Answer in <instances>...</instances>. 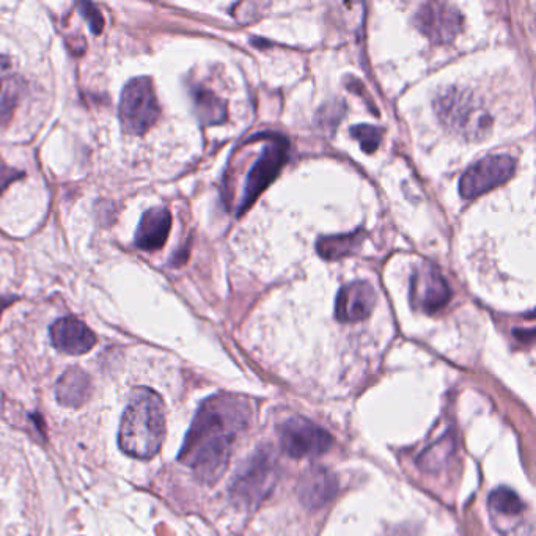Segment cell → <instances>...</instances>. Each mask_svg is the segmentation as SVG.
Listing matches in <instances>:
<instances>
[{
  "label": "cell",
  "instance_id": "cell-20",
  "mask_svg": "<svg viewBox=\"0 0 536 536\" xmlns=\"http://www.w3.org/2000/svg\"><path fill=\"white\" fill-rule=\"evenodd\" d=\"M79 10H81V15L87 19V23L90 24L93 34L100 35L104 29V19L96 5L82 2V4H79Z\"/></svg>",
  "mask_w": 536,
  "mask_h": 536
},
{
  "label": "cell",
  "instance_id": "cell-22",
  "mask_svg": "<svg viewBox=\"0 0 536 536\" xmlns=\"http://www.w3.org/2000/svg\"><path fill=\"white\" fill-rule=\"evenodd\" d=\"M10 70H12V60H10V57L0 54V81H4Z\"/></svg>",
  "mask_w": 536,
  "mask_h": 536
},
{
  "label": "cell",
  "instance_id": "cell-8",
  "mask_svg": "<svg viewBox=\"0 0 536 536\" xmlns=\"http://www.w3.org/2000/svg\"><path fill=\"white\" fill-rule=\"evenodd\" d=\"M516 162L508 155H492L475 162L459 181V194L464 199H477L491 189L502 186L513 177Z\"/></svg>",
  "mask_w": 536,
  "mask_h": 536
},
{
  "label": "cell",
  "instance_id": "cell-4",
  "mask_svg": "<svg viewBox=\"0 0 536 536\" xmlns=\"http://www.w3.org/2000/svg\"><path fill=\"white\" fill-rule=\"evenodd\" d=\"M279 478V467L269 450H257L247 458L230 485V496L247 510L257 508L268 499Z\"/></svg>",
  "mask_w": 536,
  "mask_h": 536
},
{
  "label": "cell",
  "instance_id": "cell-12",
  "mask_svg": "<svg viewBox=\"0 0 536 536\" xmlns=\"http://www.w3.org/2000/svg\"><path fill=\"white\" fill-rule=\"evenodd\" d=\"M49 335L54 348L70 356L89 353L96 345V335L92 329L74 316H65L57 320L49 329Z\"/></svg>",
  "mask_w": 536,
  "mask_h": 536
},
{
  "label": "cell",
  "instance_id": "cell-18",
  "mask_svg": "<svg viewBox=\"0 0 536 536\" xmlns=\"http://www.w3.org/2000/svg\"><path fill=\"white\" fill-rule=\"evenodd\" d=\"M488 505L492 513L499 514L503 518L519 516L525 508V503L522 502L521 497L513 489L507 488V486L494 489L489 494Z\"/></svg>",
  "mask_w": 536,
  "mask_h": 536
},
{
  "label": "cell",
  "instance_id": "cell-14",
  "mask_svg": "<svg viewBox=\"0 0 536 536\" xmlns=\"http://www.w3.org/2000/svg\"><path fill=\"white\" fill-rule=\"evenodd\" d=\"M172 228V214L169 210L156 206L151 210L145 211L144 216L140 219L139 227L134 236V244L140 250L145 252H155L162 249L166 244Z\"/></svg>",
  "mask_w": 536,
  "mask_h": 536
},
{
  "label": "cell",
  "instance_id": "cell-15",
  "mask_svg": "<svg viewBox=\"0 0 536 536\" xmlns=\"http://www.w3.org/2000/svg\"><path fill=\"white\" fill-rule=\"evenodd\" d=\"M92 395V382L81 368H70L60 376L56 386V397L65 408H81Z\"/></svg>",
  "mask_w": 536,
  "mask_h": 536
},
{
  "label": "cell",
  "instance_id": "cell-19",
  "mask_svg": "<svg viewBox=\"0 0 536 536\" xmlns=\"http://www.w3.org/2000/svg\"><path fill=\"white\" fill-rule=\"evenodd\" d=\"M382 134L384 131L381 128L371 125H356L351 128V136L359 142L365 153H373V151L378 150L382 142Z\"/></svg>",
  "mask_w": 536,
  "mask_h": 536
},
{
  "label": "cell",
  "instance_id": "cell-1",
  "mask_svg": "<svg viewBox=\"0 0 536 536\" xmlns=\"http://www.w3.org/2000/svg\"><path fill=\"white\" fill-rule=\"evenodd\" d=\"M252 415L249 401L235 395H214L203 401L189 428L180 463L191 467L205 485H216L225 474L233 445Z\"/></svg>",
  "mask_w": 536,
  "mask_h": 536
},
{
  "label": "cell",
  "instance_id": "cell-6",
  "mask_svg": "<svg viewBox=\"0 0 536 536\" xmlns=\"http://www.w3.org/2000/svg\"><path fill=\"white\" fill-rule=\"evenodd\" d=\"M123 129L131 136H144L161 115L155 85L147 76L131 79L125 85L118 106Z\"/></svg>",
  "mask_w": 536,
  "mask_h": 536
},
{
  "label": "cell",
  "instance_id": "cell-2",
  "mask_svg": "<svg viewBox=\"0 0 536 536\" xmlns=\"http://www.w3.org/2000/svg\"><path fill=\"white\" fill-rule=\"evenodd\" d=\"M166 439V406L161 395L148 387H137L129 395L123 412L118 444L131 458L151 459Z\"/></svg>",
  "mask_w": 536,
  "mask_h": 536
},
{
  "label": "cell",
  "instance_id": "cell-9",
  "mask_svg": "<svg viewBox=\"0 0 536 536\" xmlns=\"http://www.w3.org/2000/svg\"><path fill=\"white\" fill-rule=\"evenodd\" d=\"M414 23L434 45H448L463 32L464 18L448 2H426L415 13Z\"/></svg>",
  "mask_w": 536,
  "mask_h": 536
},
{
  "label": "cell",
  "instance_id": "cell-16",
  "mask_svg": "<svg viewBox=\"0 0 536 536\" xmlns=\"http://www.w3.org/2000/svg\"><path fill=\"white\" fill-rule=\"evenodd\" d=\"M194 111L202 125H221L227 120V104L210 89L195 85L191 90Z\"/></svg>",
  "mask_w": 536,
  "mask_h": 536
},
{
  "label": "cell",
  "instance_id": "cell-11",
  "mask_svg": "<svg viewBox=\"0 0 536 536\" xmlns=\"http://www.w3.org/2000/svg\"><path fill=\"white\" fill-rule=\"evenodd\" d=\"M376 304V291L365 280L348 283L335 301V318L340 323H359L367 320Z\"/></svg>",
  "mask_w": 536,
  "mask_h": 536
},
{
  "label": "cell",
  "instance_id": "cell-7",
  "mask_svg": "<svg viewBox=\"0 0 536 536\" xmlns=\"http://www.w3.org/2000/svg\"><path fill=\"white\" fill-rule=\"evenodd\" d=\"M279 441L283 453L294 459L318 458L334 445V437L329 431L301 415L283 420L279 428Z\"/></svg>",
  "mask_w": 536,
  "mask_h": 536
},
{
  "label": "cell",
  "instance_id": "cell-13",
  "mask_svg": "<svg viewBox=\"0 0 536 536\" xmlns=\"http://www.w3.org/2000/svg\"><path fill=\"white\" fill-rule=\"evenodd\" d=\"M337 477L323 466H313L305 470L298 485V496L305 507L318 510L334 499L337 494Z\"/></svg>",
  "mask_w": 536,
  "mask_h": 536
},
{
  "label": "cell",
  "instance_id": "cell-10",
  "mask_svg": "<svg viewBox=\"0 0 536 536\" xmlns=\"http://www.w3.org/2000/svg\"><path fill=\"white\" fill-rule=\"evenodd\" d=\"M411 304L415 310L433 315L452 299V290L442 272L430 261H423L412 272Z\"/></svg>",
  "mask_w": 536,
  "mask_h": 536
},
{
  "label": "cell",
  "instance_id": "cell-3",
  "mask_svg": "<svg viewBox=\"0 0 536 536\" xmlns=\"http://www.w3.org/2000/svg\"><path fill=\"white\" fill-rule=\"evenodd\" d=\"M434 111L448 131L463 139L483 140L491 133V114L470 90H445L434 101Z\"/></svg>",
  "mask_w": 536,
  "mask_h": 536
},
{
  "label": "cell",
  "instance_id": "cell-17",
  "mask_svg": "<svg viewBox=\"0 0 536 536\" xmlns=\"http://www.w3.org/2000/svg\"><path fill=\"white\" fill-rule=\"evenodd\" d=\"M364 236L365 233L362 230L343 233V235L323 236V238L318 239L316 250L324 260H342L348 255L356 254L359 247L364 243Z\"/></svg>",
  "mask_w": 536,
  "mask_h": 536
},
{
  "label": "cell",
  "instance_id": "cell-21",
  "mask_svg": "<svg viewBox=\"0 0 536 536\" xmlns=\"http://www.w3.org/2000/svg\"><path fill=\"white\" fill-rule=\"evenodd\" d=\"M23 177V172H18V170L15 169H8L4 164H0V194L4 192V189L7 188L8 184Z\"/></svg>",
  "mask_w": 536,
  "mask_h": 536
},
{
  "label": "cell",
  "instance_id": "cell-23",
  "mask_svg": "<svg viewBox=\"0 0 536 536\" xmlns=\"http://www.w3.org/2000/svg\"><path fill=\"white\" fill-rule=\"evenodd\" d=\"M18 299V296H0V315H2L4 310L7 309V307H10L13 302L18 301Z\"/></svg>",
  "mask_w": 536,
  "mask_h": 536
},
{
  "label": "cell",
  "instance_id": "cell-5",
  "mask_svg": "<svg viewBox=\"0 0 536 536\" xmlns=\"http://www.w3.org/2000/svg\"><path fill=\"white\" fill-rule=\"evenodd\" d=\"M260 137L263 140V148H261L260 158L247 172L243 195H241L238 211H236L238 216L246 214L250 206L257 202L258 197L268 189L269 184L276 180L288 159L290 142L287 137L279 133L260 134Z\"/></svg>",
  "mask_w": 536,
  "mask_h": 536
}]
</instances>
